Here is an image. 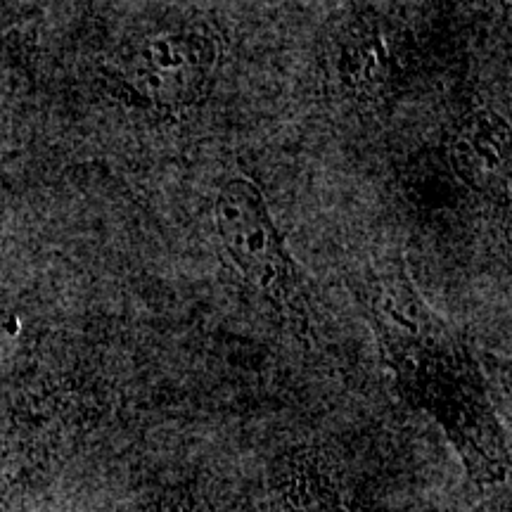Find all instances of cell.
Returning a JSON list of instances; mask_svg holds the SVG:
<instances>
[{
    "instance_id": "obj_1",
    "label": "cell",
    "mask_w": 512,
    "mask_h": 512,
    "mask_svg": "<svg viewBox=\"0 0 512 512\" xmlns=\"http://www.w3.org/2000/svg\"><path fill=\"white\" fill-rule=\"evenodd\" d=\"M366 299L403 399L446 432L472 482L503 484L508 444L463 339L420 297L403 266L375 273Z\"/></svg>"
},
{
    "instance_id": "obj_2",
    "label": "cell",
    "mask_w": 512,
    "mask_h": 512,
    "mask_svg": "<svg viewBox=\"0 0 512 512\" xmlns=\"http://www.w3.org/2000/svg\"><path fill=\"white\" fill-rule=\"evenodd\" d=\"M214 228L242 280L278 309L304 316V287L287 242L254 178L233 171L211 204Z\"/></svg>"
},
{
    "instance_id": "obj_3",
    "label": "cell",
    "mask_w": 512,
    "mask_h": 512,
    "mask_svg": "<svg viewBox=\"0 0 512 512\" xmlns=\"http://www.w3.org/2000/svg\"><path fill=\"white\" fill-rule=\"evenodd\" d=\"M221 41L211 29L147 36L112 67L128 100L157 114H181L207 98L221 64Z\"/></svg>"
},
{
    "instance_id": "obj_4",
    "label": "cell",
    "mask_w": 512,
    "mask_h": 512,
    "mask_svg": "<svg viewBox=\"0 0 512 512\" xmlns=\"http://www.w3.org/2000/svg\"><path fill=\"white\" fill-rule=\"evenodd\" d=\"M460 181L496 202L510 200V128L494 110H477L460 124L451 143Z\"/></svg>"
},
{
    "instance_id": "obj_5",
    "label": "cell",
    "mask_w": 512,
    "mask_h": 512,
    "mask_svg": "<svg viewBox=\"0 0 512 512\" xmlns=\"http://www.w3.org/2000/svg\"><path fill=\"white\" fill-rule=\"evenodd\" d=\"M273 512H354L339 494L328 467L297 458L278 467L271 484Z\"/></svg>"
},
{
    "instance_id": "obj_6",
    "label": "cell",
    "mask_w": 512,
    "mask_h": 512,
    "mask_svg": "<svg viewBox=\"0 0 512 512\" xmlns=\"http://www.w3.org/2000/svg\"><path fill=\"white\" fill-rule=\"evenodd\" d=\"M138 512H197V510H192L190 505L183 501H155L150 505H143V508H138Z\"/></svg>"
}]
</instances>
